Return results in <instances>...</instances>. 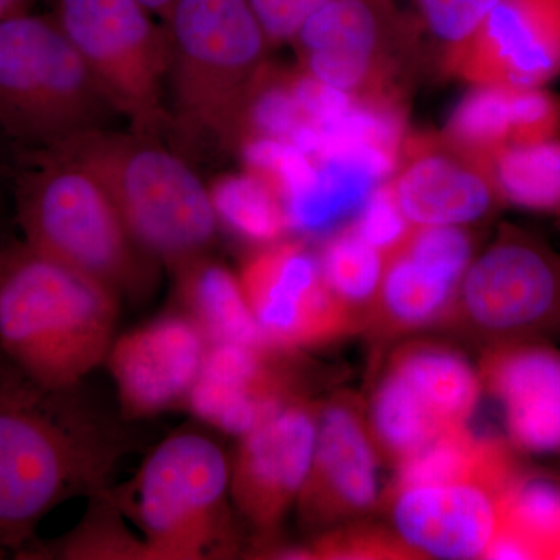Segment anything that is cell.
<instances>
[{
  "label": "cell",
  "instance_id": "14",
  "mask_svg": "<svg viewBox=\"0 0 560 560\" xmlns=\"http://www.w3.org/2000/svg\"><path fill=\"white\" fill-rule=\"evenodd\" d=\"M302 352L276 346H210L187 410L241 438L294 401L313 397Z\"/></svg>",
  "mask_w": 560,
  "mask_h": 560
},
{
  "label": "cell",
  "instance_id": "3",
  "mask_svg": "<svg viewBox=\"0 0 560 560\" xmlns=\"http://www.w3.org/2000/svg\"><path fill=\"white\" fill-rule=\"evenodd\" d=\"M18 153L14 206L22 241L97 280L121 302L149 300L161 265L132 237L102 184L61 150Z\"/></svg>",
  "mask_w": 560,
  "mask_h": 560
},
{
  "label": "cell",
  "instance_id": "13",
  "mask_svg": "<svg viewBox=\"0 0 560 560\" xmlns=\"http://www.w3.org/2000/svg\"><path fill=\"white\" fill-rule=\"evenodd\" d=\"M320 401H294L238 438L231 456V500L253 530V544L278 539L298 500L315 451Z\"/></svg>",
  "mask_w": 560,
  "mask_h": 560
},
{
  "label": "cell",
  "instance_id": "8",
  "mask_svg": "<svg viewBox=\"0 0 560 560\" xmlns=\"http://www.w3.org/2000/svg\"><path fill=\"white\" fill-rule=\"evenodd\" d=\"M51 16L132 130L158 136L172 125L165 105L171 43L139 0H55Z\"/></svg>",
  "mask_w": 560,
  "mask_h": 560
},
{
  "label": "cell",
  "instance_id": "36",
  "mask_svg": "<svg viewBox=\"0 0 560 560\" xmlns=\"http://www.w3.org/2000/svg\"><path fill=\"white\" fill-rule=\"evenodd\" d=\"M0 555H2V552H0ZM0 558H2V556H0Z\"/></svg>",
  "mask_w": 560,
  "mask_h": 560
},
{
  "label": "cell",
  "instance_id": "26",
  "mask_svg": "<svg viewBox=\"0 0 560 560\" xmlns=\"http://www.w3.org/2000/svg\"><path fill=\"white\" fill-rule=\"evenodd\" d=\"M128 523L108 488L88 499L75 528L58 539L33 540L16 559L149 560L142 537Z\"/></svg>",
  "mask_w": 560,
  "mask_h": 560
},
{
  "label": "cell",
  "instance_id": "24",
  "mask_svg": "<svg viewBox=\"0 0 560 560\" xmlns=\"http://www.w3.org/2000/svg\"><path fill=\"white\" fill-rule=\"evenodd\" d=\"M486 559H560V480L522 471Z\"/></svg>",
  "mask_w": 560,
  "mask_h": 560
},
{
  "label": "cell",
  "instance_id": "23",
  "mask_svg": "<svg viewBox=\"0 0 560 560\" xmlns=\"http://www.w3.org/2000/svg\"><path fill=\"white\" fill-rule=\"evenodd\" d=\"M394 191L416 226H463L488 215L493 205L488 180L438 154L412 162Z\"/></svg>",
  "mask_w": 560,
  "mask_h": 560
},
{
  "label": "cell",
  "instance_id": "1",
  "mask_svg": "<svg viewBox=\"0 0 560 560\" xmlns=\"http://www.w3.org/2000/svg\"><path fill=\"white\" fill-rule=\"evenodd\" d=\"M131 423L83 385H43L0 352V552L18 558L51 511L110 488L140 445Z\"/></svg>",
  "mask_w": 560,
  "mask_h": 560
},
{
  "label": "cell",
  "instance_id": "4",
  "mask_svg": "<svg viewBox=\"0 0 560 560\" xmlns=\"http://www.w3.org/2000/svg\"><path fill=\"white\" fill-rule=\"evenodd\" d=\"M231 458L210 434L183 429L168 434L138 474L110 486L138 528L149 560L237 558L245 541L231 500Z\"/></svg>",
  "mask_w": 560,
  "mask_h": 560
},
{
  "label": "cell",
  "instance_id": "31",
  "mask_svg": "<svg viewBox=\"0 0 560 560\" xmlns=\"http://www.w3.org/2000/svg\"><path fill=\"white\" fill-rule=\"evenodd\" d=\"M434 38L460 49L500 0H412Z\"/></svg>",
  "mask_w": 560,
  "mask_h": 560
},
{
  "label": "cell",
  "instance_id": "33",
  "mask_svg": "<svg viewBox=\"0 0 560 560\" xmlns=\"http://www.w3.org/2000/svg\"><path fill=\"white\" fill-rule=\"evenodd\" d=\"M327 0H249L265 35L271 40L296 38L304 22Z\"/></svg>",
  "mask_w": 560,
  "mask_h": 560
},
{
  "label": "cell",
  "instance_id": "25",
  "mask_svg": "<svg viewBox=\"0 0 560 560\" xmlns=\"http://www.w3.org/2000/svg\"><path fill=\"white\" fill-rule=\"evenodd\" d=\"M381 178L363 162L348 156L319 158L315 179L285 202L290 228L308 234L334 230L359 215Z\"/></svg>",
  "mask_w": 560,
  "mask_h": 560
},
{
  "label": "cell",
  "instance_id": "7",
  "mask_svg": "<svg viewBox=\"0 0 560 560\" xmlns=\"http://www.w3.org/2000/svg\"><path fill=\"white\" fill-rule=\"evenodd\" d=\"M117 114L55 18L0 22V136L18 151L54 149Z\"/></svg>",
  "mask_w": 560,
  "mask_h": 560
},
{
  "label": "cell",
  "instance_id": "35",
  "mask_svg": "<svg viewBox=\"0 0 560 560\" xmlns=\"http://www.w3.org/2000/svg\"><path fill=\"white\" fill-rule=\"evenodd\" d=\"M139 2H142L151 13H158L161 14L162 18H165V14L172 9L175 0H139Z\"/></svg>",
  "mask_w": 560,
  "mask_h": 560
},
{
  "label": "cell",
  "instance_id": "20",
  "mask_svg": "<svg viewBox=\"0 0 560 560\" xmlns=\"http://www.w3.org/2000/svg\"><path fill=\"white\" fill-rule=\"evenodd\" d=\"M381 36L374 0H327L298 32L308 73L341 91L366 79Z\"/></svg>",
  "mask_w": 560,
  "mask_h": 560
},
{
  "label": "cell",
  "instance_id": "12",
  "mask_svg": "<svg viewBox=\"0 0 560 560\" xmlns=\"http://www.w3.org/2000/svg\"><path fill=\"white\" fill-rule=\"evenodd\" d=\"M243 291L265 340L304 352L337 342L361 323L327 287L318 257L298 242H276L249 256Z\"/></svg>",
  "mask_w": 560,
  "mask_h": 560
},
{
  "label": "cell",
  "instance_id": "21",
  "mask_svg": "<svg viewBox=\"0 0 560 560\" xmlns=\"http://www.w3.org/2000/svg\"><path fill=\"white\" fill-rule=\"evenodd\" d=\"M460 280L463 276L400 245L385 259L381 289L366 324L386 337L445 323Z\"/></svg>",
  "mask_w": 560,
  "mask_h": 560
},
{
  "label": "cell",
  "instance_id": "28",
  "mask_svg": "<svg viewBox=\"0 0 560 560\" xmlns=\"http://www.w3.org/2000/svg\"><path fill=\"white\" fill-rule=\"evenodd\" d=\"M493 186L512 205L560 212V140L511 143L493 153Z\"/></svg>",
  "mask_w": 560,
  "mask_h": 560
},
{
  "label": "cell",
  "instance_id": "30",
  "mask_svg": "<svg viewBox=\"0 0 560 560\" xmlns=\"http://www.w3.org/2000/svg\"><path fill=\"white\" fill-rule=\"evenodd\" d=\"M305 124L307 121L302 116L291 83L261 86L259 80L243 116L241 139L250 128L254 135L250 138H275L290 142L294 132Z\"/></svg>",
  "mask_w": 560,
  "mask_h": 560
},
{
  "label": "cell",
  "instance_id": "9",
  "mask_svg": "<svg viewBox=\"0 0 560 560\" xmlns=\"http://www.w3.org/2000/svg\"><path fill=\"white\" fill-rule=\"evenodd\" d=\"M482 389L480 371L458 350L412 342L394 353L370 405L378 456L399 466L420 448L467 427Z\"/></svg>",
  "mask_w": 560,
  "mask_h": 560
},
{
  "label": "cell",
  "instance_id": "15",
  "mask_svg": "<svg viewBox=\"0 0 560 560\" xmlns=\"http://www.w3.org/2000/svg\"><path fill=\"white\" fill-rule=\"evenodd\" d=\"M210 342L178 308L116 335L106 355L121 418L128 422L186 408Z\"/></svg>",
  "mask_w": 560,
  "mask_h": 560
},
{
  "label": "cell",
  "instance_id": "16",
  "mask_svg": "<svg viewBox=\"0 0 560 560\" xmlns=\"http://www.w3.org/2000/svg\"><path fill=\"white\" fill-rule=\"evenodd\" d=\"M378 452L348 394L320 401L311 471L296 503L302 525L324 533L363 517L378 499Z\"/></svg>",
  "mask_w": 560,
  "mask_h": 560
},
{
  "label": "cell",
  "instance_id": "6",
  "mask_svg": "<svg viewBox=\"0 0 560 560\" xmlns=\"http://www.w3.org/2000/svg\"><path fill=\"white\" fill-rule=\"evenodd\" d=\"M164 20L172 125L195 145L231 150L268 40L249 0H175Z\"/></svg>",
  "mask_w": 560,
  "mask_h": 560
},
{
  "label": "cell",
  "instance_id": "32",
  "mask_svg": "<svg viewBox=\"0 0 560 560\" xmlns=\"http://www.w3.org/2000/svg\"><path fill=\"white\" fill-rule=\"evenodd\" d=\"M408 224L410 221L401 212L394 187L378 186L364 202L353 228L386 257L408 237Z\"/></svg>",
  "mask_w": 560,
  "mask_h": 560
},
{
  "label": "cell",
  "instance_id": "18",
  "mask_svg": "<svg viewBox=\"0 0 560 560\" xmlns=\"http://www.w3.org/2000/svg\"><path fill=\"white\" fill-rule=\"evenodd\" d=\"M480 377L501 405L512 447L560 455L559 350L540 340L488 349Z\"/></svg>",
  "mask_w": 560,
  "mask_h": 560
},
{
  "label": "cell",
  "instance_id": "34",
  "mask_svg": "<svg viewBox=\"0 0 560 560\" xmlns=\"http://www.w3.org/2000/svg\"><path fill=\"white\" fill-rule=\"evenodd\" d=\"M36 0H0V22L27 13Z\"/></svg>",
  "mask_w": 560,
  "mask_h": 560
},
{
  "label": "cell",
  "instance_id": "27",
  "mask_svg": "<svg viewBox=\"0 0 560 560\" xmlns=\"http://www.w3.org/2000/svg\"><path fill=\"white\" fill-rule=\"evenodd\" d=\"M209 194L220 226L261 246L283 241L291 230L285 202L254 172L220 176Z\"/></svg>",
  "mask_w": 560,
  "mask_h": 560
},
{
  "label": "cell",
  "instance_id": "29",
  "mask_svg": "<svg viewBox=\"0 0 560 560\" xmlns=\"http://www.w3.org/2000/svg\"><path fill=\"white\" fill-rule=\"evenodd\" d=\"M318 259L331 293L359 318L361 326L366 324L381 289L385 254L352 226L327 241Z\"/></svg>",
  "mask_w": 560,
  "mask_h": 560
},
{
  "label": "cell",
  "instance_id": "22",
  "mask_svg": "<svg viewBox=\"0 0 560 560\" xmlns=\"http://www.w3.org/2000/svg\"><path fill=\"white\" fill-rule=\"evenodd\" d=\"M171 275L176 308L200 327L210 346L270 345L254 319L241 278L210 253L186 261Z\"/></svg>",
  "mask_w": 560,
  "mask_h": 560
},
{
  "label": "cell",
  "instance_id": "5",
  "mask_svg": "<svg viewBox=\"0 0 560 560\" xmlns=\"http://www.w3.org/2000/svg\"><path fill=\"white\" fill-rule=\"evenodd\" d=\"M94 176L132 237L168 271L210 253L220 224L209 187L154 136L101 128L54 147Z\"/></svg>",
  "mask_w": 560,
  "mask_h": 560
},
{
  "label": "cell",
  "instance_id": "19",
  "mask_svg": "<svg viewBox=\"0 0 560 560\" xmlns=\"http://www.w3.org/2000/svg\"><path fill=\"white\" fill-rule=\"evenodd\" d=\"M560 108L540 88L480 84L453 110L448 132L466 149L495 153L511 143L555 138Z\"/></svg>",
  "mask_w": 560,
  "mask_h": 560
},
{
  "label": "cell",
  "instance_id": "10",
  "mask_svg": "<svg viewBox=\"0 0 560 560\" xmlns=\"http://www.w3.org/2000/svg\"><path fill=\"white\" fill-rule=\"evenodd\" d=\"M486 346L540 340L560 327V257L510 231L471 260L445 323Z\"/></svg>",
  "mask_w": 560,
  "mask_h": 560
},
{
  "label": "cell",
  "instance_id": "11",
  "mask_svg": "<svg viewBox=\"0 0 560 560\" xmlns=\"http://www.w3.org/2000/svg\"><path fill=\"white\" fill-rule=\"evenodd\" d=\"M511 447L504 442L481 469L463 477L393 485L394 530L415 558L486 559L522 474Z\"/></svg>",
  "mask_w": 560,
  "mask_h": 560
},
{
  "label": "cell",
  "instance_id": "17",
  "mask_svg": "<svg viewBox=\"0 0 560 560\" xmlns=\"http://www.w3.org/2000/svg\"><path fill=\"white\" fill-rule=\"evenodd\" d=\"M458 50L480 84L540 88L560 72V0H500Z\"/></svg>",
  "mask_w": 560,
  "mask_h": 560
},
{
  "label": "cell",
  "instance_id": "2",
  "mask_svg": "<svg viewBox=\"0 0 560 560\" xmlns=\"http://www.w3.org/2000/svg\"><path fill=\"white\" fill-rule=\"evenodd\" d=\"M124 302L24 241L0 243V352L51 388L105 364Z\"/></svg>",
  "mask_w": 560,
  "mask_h": 560
}]
</instances>
